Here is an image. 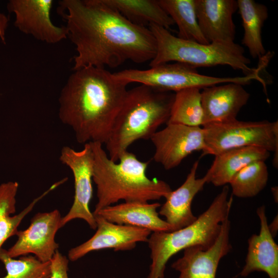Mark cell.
Returning <instances> with one entry per match:
<instances>
[{
    "label": "cell",
    "mask_w": 278,
    "mask_h": 278,
    "mask_svg": "<svg viewBox=\"0 0 278 278\" xmlns=\"http://www.w3.org/2000/svg\"><path fill=\"white\" fill-rule=\"evenodd\" d=\"M203 125L236 119L250 94L242 84L230 82L206 87L201 91Z\"/></svg>",
    "instance_id": "obj_15"
},
{
    "label": "cell",
    "mask_w": 278,
    "mask_h": 278,
    "mask_svg": "<svg viewBox=\"0 0 278 278\" xmlns=\"http://www.w3.org/2000/svg\"><path fill=\"white\" fill-rule=\"evenodd\" d=\"M277 219V215H276L272 222L270 224H268L269 231L273 237L276 235L278 230Z\"/></svg>",
    "instance_id": "obj_31"
},
{
    "label": "cell",
    "mask_w": 278,
    "mask_h": 278,
    "mask_svg": "<svg viewBox=\"0 0 278 278\" xmlns=\"http://www.w3.org/2000/svg\"><path fill=\"white\" fill-rule=\"evenodd\" d=\"M19 183L9 181L0 185V216L11 215L16 211V196Z\"/></svg>",
    "instance_id": "obj_28"
},
{
    "label": "cell",
    "mask_w": 278,
    "mask_h": 278,
    "mask_svg": "<svg viewBox=\"0 0 278 278\" xmlns=\"http://www.w3.org/2000/svg\"><path fill=\"white\" fill-rule=\"evenodd\" d=\"M97 230L94 235L83 244L70 249L68 259L76 261L86 254L104 249L114 251H129L138 242H147L152 232L128 225L110 222L99 215H94Z\"/></svg>",
    "instance_id": "obj_13"
},
{
    "label": "cell",
    "mask_w": 278,
    "mask_h": 278,
    "mask_svg": "<svg viewBox=\"0 0 278 278\" xmlns=\"http://www.w3.org/2000/svg\"><path fill=\"white\" fill-rule=\"evenodd\" d=\"M150 140L154 147L153 160L166 170L177 167L192 153L205 148L202 127L167 124Z\"/></svg>",
    "instance_id": "obj_10"
},
{
    "label": "cell",
    "mask_w": 278,
    "mask_h": 278,
    "mask_svg": "<svg viewBox=\"0 0 278 278\" xmlns=\"http://www.w3.org/2000/svg\"><path fill=\"white\" fill-rule=\"evenodd\" d=\"M229 192V186H223L207 209L190 225L171 232L151 233L147 241L151 259L147 278H164L167 262L179 251L196 246L206 249L214 244L231 211L233 197L228 198Z\"/></svg>",
    "instance_id": "obj_5"
},
{
    "label": "cell",
    "mask_w": 278,
    "mask_h": 278,
    "mask_svg": "<svg viewBox=\"0 0 278 278\" xmlns=\"http://www.w3.org/2000/svg\"><path fill=\"white\" fill-rule=\"evenodd\" d=\"M53 0H10L7 8L15 14L14 26L23 33L48 44L67 37L64 26L55 25L50 19Z\"/></svg>",
    "instance_id": "obj_12"
},
{
    "label": "cell",
    "mask_w": 278,
    "mask_h": 278,
    "mask_svg": "<svg viewBox=\"0 0 278 278\" xmlns=\"http://www.w3.org/2000/svg\"><path fill=\"white\" fill-rule=\"evenodd\" d=\"M260 232L248 240L246 264L239 275L246 277L254 271L264 272L270 278H278V246L271 234L264 205L257 208Z\"/></svg>",
    "instance_id": "obj_18"
},
{
    "label": "cell",
    "mask_w": 278,
    "mask_h": 278,
    "mask_svg": "<svg viewBox=\"0 0 278 278\" xmlns=\"http://www.w3.org/2000/svg\"><path fill=\"white\" fill-rule=\"evenodd\" d=\"M9 19L4 13L0 12V38L5 44V33L8 27Z\"/></svg>",
    "instance_id": "obj_30"
},
{
    "label": "cell",
    "mask_w": 278,
    "mask_h": 278,
    "mask_svg": "<svg viewBox=\"0 0 278 278\" xmlns=\"http://www.w3.org/2000/svg\"><path fill=\"white\" fill-rule=\"evenodd\" d=\"M69 259L57 250L50 260L51 274L49 278H68Z\"/></svg>",
    "instance_id": "obj_29"
},
{
    "label": "cell",
    "mask_w": 278,
    "mask_h": 278,
    "mask_svg": "<svg viewBox=\"0 0 278 278\" xmlns=\"http://www.w3.org/2000/svg\"><path fill=\"white\" fill-rule=\"evenodd\" d=\"M127 85L103 68L74 71L60 94L58 116L73 130L78 143L105 144Z\"/></svg>",
    "instance_id": "obj_2"
},
{
    "label": "cell",
    "mask_w": 278,
    "mask_h": 278,
    "mask_svg": "<svg viewBox=\"0 0 278 278\" xmlns=\"http://www.w3.org/2000/svg\"><path fill=\"white\" fill-rule=\"evenodd\" d=\"M61 218L58 210L37 213L27 229L18 231L16 241L6 250L8 255L15 258L32 254L43 262L50 261L59 248L55 236L61 228Z\"/></svg>",
    "instance_id": "obj_11"
},
{
    "label": "cell",
    "mask_w": 278,
    "mask_h": 278,
    "mask_svg": "<svg viewBox=\"0 0 278 278\" xmlns=\"http://www.w3.org/2000/svg\"><path fill=\"white\" fill-rule=\"evenodd\" d=\"M93 154L92 180L97 202L93 214L120 200L149 202L166 198L172 191L165 181L146 175L148 162L139 160L128 150L118 162L111 160L99 143L90 142Z\"/></svg>",
    "instance_id": "obj_3"
},
{
    "label": "cell",
    "mask_w": 278,
    "mask_h": 278,
    "mask_svg": "<svg viewBox=\"0 0 278 278\" xmlns=\"http://www.w3.org/2000/svg\"><path fill=\"white\" fill-rule=\"evenodd\" d=\"M199 161H196L188 173L183 183L175 190H172L161 205L159 214L166 218L173 231L186 227L197 218L192 211V203L195 196L202 190L208 182L205 174L202 178H197L196 173Z\"/></svg>",
    "instance_id": "obj_17"
},
{
    "label": "cell",
    "mask_w": 278,
    "mask_h": 278,
    "mask_svg": "<svg viewBox=\"0 0 278 278\" xmlns=\"http://www.w3.org/2000/svg\"><path fill=\"white\" fill-rule=\"evenodd\" d=\"M118 79L129 84L136 82L151 86L165 91L176 92L189 88L202 89L225 83L247 85L253 80L259 82L263 79L259 73L234 77H218L200 74L196 68L186 64L167 63L147 70L126 69L113 73Z\"/></svg>",
    "instance_id": "obj_8"
},
{
    "label": "cell",
    "mask_w": 278,
    "mask_h": 278,
    "mask_svg": "<svg viewBox=\"0 0 278 278\" xmlns=\"http://www.w3.org/2000/svg\"><path fill=\"white\" fill-rule=\"evenodd\" d=\"M132 23L145 27L151 24L168 30L175 24L158 0H104Z\"/></svg>",
    "instance_id": "obj_22"
},
{
    "label": "cell",
    "mask_w": 278,
    "mask_h": 278,
    "mask_svg": "<svg viewBox=\"0 0 278 278\" xmlns=\"http://www.w3.org/2000/svg\"><path fill=\"white\" fill-rule=\"evenodd\" d=\"M175 93V98L167 124L202 127L203 110L201 89L189 88Z\"/></svg>",
    "instance_id": "obj_24"
},
{
    "label": "cell",
    "mask_w": 278,
    "mask_h": 278,
    "mask_svg": "<svg viewBox=\"0 0 278 278\" xmlns=\"http://www.w3.org/2000/svg\"><path fill=\"white\" fill-rule=\"evenodd\" d=\"M157 42V52L150 61V67L170 62H180L194 67L228 65L242 71L245 76L260 73L268 63L263 59L257 68H251L250 59L245 55L243 47L235 42L231 44H201L181 39L169 30L156 24L148 26Z\"/></svg>",
    "instance_id": "obj_6"
},
{
    "label": "cell",
    "mask_w": 278,
    "mask_h": 278,
    "mask_svg": "<svg viewBox=\"0 0 278 278\" xmlns=\"http://www.w3.org/2000/svg\"><path fill=\"white\" fill-rule=\"evenodd\" d=\"M269 177L265 161H254L242 168L229 184L233 195L238 198L253 197L266 187Z\"/></svg>",
    "instance_id": "obj_25"
},
{
    "label": "cell",
    "mask_w": 278,
    "mask_h": 278,
    "mask_svg": "<svg viewBox=\"0 0 278 278\" xmlns=\"http://www.w3.org/2000/svg\"><path fill=\"white\" fill-rule=\"evenodd\" d=\"M270 155L267 150L257 147H244L226 150L215 156L206 172L208 182L215 186L229 184L244 167L256 161H266Z\"/></svg>",
    "instance_id": "obj_20"
},
{
    "label": "cell",
    "mask_w": 278,
    "mask_h": 278,
    "mask_svg": "<svg viewBox=\"0 0 278 278\" xmlns=\"http://www.w3.org/2000/svg\"><path fill=\"white\" fill-rule=\"evenodd\" d=\"M271 191H272V194L273 195L274 200H275V202L276 201V202H277V201L276 199V196H277V187H276V186L272 187L271 188Z\"/></svg>",
    "instance_id": "obj_32"
},
{
    "label": "cell",
    "mask_w": 278,
    "mask_h": 278,
    "mask_svg": "<svg viewBox=\"0 0 278 278\" xmlns=\"http://www.w3.org/2000/svg\"><path fill=\"white\" fill-rule=\"evenodd\" d=\"M159 202H124L100 210L94 215H99L107 220L147 229L152 232L173 231L171 225L159 217Z\"/></svg>",
    "instance_id": "obj_19"
},
{
    "label": "cell",
    "mask_w": 278,
    "mask_h": 278,
    "mask_svg": "<svg viewBox=\"0 0 278 278\" xmlns=\"http://www.w3.org/2000/svg\"><path fill=\"white\" fill-rule=\"evenodd\" d=\"M178 28L177 37L201 44H208L199 28L195 0H158Z\"/></svg>",
    "instance_id": "obj_23"
},
{
    "label": "cell",
    "mask_w": 278,
    "mask_h": 278,
    "mask_svg": "<svg viewBox=\"0 0 278 278\" xmlns=\"http://www.w3.org/2000/svg\"><path fill=\"white\" fill-rule=\"evenodd\" d=\"M195 3L199 28L208 43H234L233 15L238 9L237 1L195 0Z\"/></svg>",
    "instance_id": "obj_16"
},
{
    "label": "cell",
    "mask_w": 278,
    "mask_h": 278,
    "mask_svg": "<svg viewBox=\"0 0 278 278\" xmlns=\"http://www.w3.org/2000/svg\"><path fill=\"white\" fill-rule=\"evenodd\" d=\"M205 148L202 156L216 155L226 150L257 147L274 152L273 165H278V121H240L203 125Z\"/></svg>",
    "instance_id": "obj_7"
},
{
    "label": "cell",
    "mask_w": 278,
    "mask_h": 278,
    "mask_svg": "<svg viewBox=\"0 0 278 278\" xmlns=\"http://www.w3.org/2000/svg\"><path fill=\"white\" fill-rule=\"evenodd\" d=\"M244 30L242 44L253 58L260 60L266 54L262 42V29L268 17V8L253 0L237 1Z\"/></svg>",
    "instance_id": "obj_21"
},
{
    "label": "cell",
    "mask_w": 278,
    "mask_h": 278,
    "mask_svg": "<svg viewBox=\"0 0 278 278\" xmlns=\"http://www.w3.org/2000/svg\"><path fill=\"white\" fill-rule=\"evenodd\" d=\"M175 93L140 84L127 90L105 145L110 159L118 161L129 147L140 140H150L168 122Z\"/></svg>",
    "instance_id": "obj_4"
},
{
    "label": "cell",
    "mask_w": 278,
    "mask_h": 278,
    "mask_svg": "<svg viewBox=\"0 0 278 278\" xmlns=\"http://www.w3.org/2000/svg\"><path fill=\"white\" fill-rule=\"evenodd\" d=\"M63 181L61 180L53 184L42 195L36 198L27 207L17 215L14 216L5 215L0 216V249L4 243L9 237L16 235L18 232V228L24 217L32 211L36 204L50 191L53 190Z\"/></svg>",
    "instance_id": "obj_27"
},
{
    "label": "cell",
    "mask_w": 278,
    "mask_h": 278,
    "mask_svg": "<svg viewBox=\"0 0 278 278\" xmlns=\"http://www.w3.org/2000/svg\"><path fill=\"white\" fill-rule=\"evenodd\" d=\"M57 12L77 51L73 71L115 68L128 60L141 64L155 56L157 42L149 28L132 23L104 0H62Z\"/></svg>",
    "instance_id": "obj_1"
},
{
    "label": "cell",
    "mask_w": 278,
    "mask_h": 278,
    "mask_svg": "<svg viewBox=\"0 0 278 278\" xmlns=\"http://www.w3.org/2000/svg\"><path fill=\"white\" fill-rule=\"evenodd\" d=\"M0 261L7 272L0 278H49L51 274L50 261L43 262L33 255H25L16 259L1 248Z\"/></svg>",
    "instance_id": "obj_26"
},
{
    "label": "cell",
    "mask_w": 278,
    "mask_h": 278,
    "mask_svg": "<svg viewBox=\"0 0 278 278\" xmlns=\"http://www.w3.org/2000/svg\"><path fill=\"white\" fill-rule=\"evenodd\" d=\"M230 221L221 224V230L214 244L207 249L193 246L184 250L183 256L171 267L180 273L179 278H216L221 259L231 251Z\"/></svg>",
    "instance_id": "obj_14"
},
{
    "label": "cell",
    "mask_w": 278,
    "mask_h": 278,
    "mask_svg": "<svg viewBox=\"0 0 278 278\" xmlns=\"http://www.w3.org/2000/svg\"><path fill=\"white\" fill-rule=\"evenodd\" d=\"M77 151L69 146L61 150L59 160L71 170L74 179L75 195L68 212L61 218V228L75 219L84 220L90 227L96 229L94 216L90 211V203L93 195L92 174L93 154L90 143Z\"/></svg>",
    "instance_id": "obj_9"
}]
</instances>
